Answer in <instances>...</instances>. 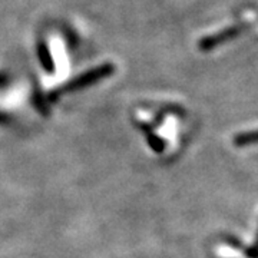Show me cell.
Segmentation results:
<instances>
[{
  "mask_svg": "<svg viewBox=\"0 0 258 258\" xmlns=\"http://www.w3.org/2000/svg\"><path fill=\"white\" fill-rule=\"evenodd\" d=\"M244 28L242 26H230V28L224 29V30H220L218 33L215 35H211V36H205L204 39L200 40L198 43V47L200 50L203 52H208V50H212L215 47H218L222 43H227L232 39L238 37L242 33Z\"/></svg>",
  "mask_w": 258,
  "mask_h": 258,
  "instance_id": "cell-1",
  "label": "cell"
},
{
  "mask_svg": "<svg viewBox=\"0 0 258 258\" xmlns=\"http://www.w3.org/2000/svg\"><path fill=\"white\" fill-rule=\"evenodd\" d=\"M113 72V66L112 64H105V66H101L98 69H95L92 72H88V74L79 76L78 79H75L74 82H71L69 85H66L64 88H62L60 91L62 92H71V91H75V89H79V88H83V86H88L91 83L99 81L102 78L108 76Z\"/></svg>",
  "mask_w": 258,
  "mask_h": 258,
  "instance_id": "cell-2",
  "label": "cell"
},
{
  "mask_svg": "<svg viewBox=\"0 0 258 258\" xmlns=\"http://www.w3.org/2000/svg\"><path fill=\"white\" fill-rule=\"evenodd\" d=\"M234 145L238 148L248 147L258 144V131H249V132H242L234 137Z\"/></svg>",
  "mask_w": 258,
  "mask_h": 258,
  "instance_id": "cell-3",
  "label": "cell"
},
{
  "mask_svg": "<svg viewBox=\"0 0 258 258\" xmlns=\"http://www.w3.org/2000/svg\"><path fill=\"white\" fill-rule=\"evenodd\" d=\"M148 137H149L148 142H149V145L152 147L154 151H157V152H162L164 151V142L161 139L158 138V137H154V135H148Z\"/></svg>",
  "mask_w": 258,
  "mask_h": 258,
  "instance_id": "cell-4",
  "label": "cell"
},
{
  "mask_svg": "<svg viewBox=\"0 0 258 258\" xmlns=\"http://www.w3.org/2000/svg\"><path fill=\"white\" fill-rule=\"evenodd\" d=\"M225 242L228 245H231V247H234V248H242V244L237 238H234V237H225Z\"/></svg>",
  "mask_w": 258,
  "mask_h": 258,
  "instance_id": "cell-5",
  "label": "cell"
}]
</instances>
